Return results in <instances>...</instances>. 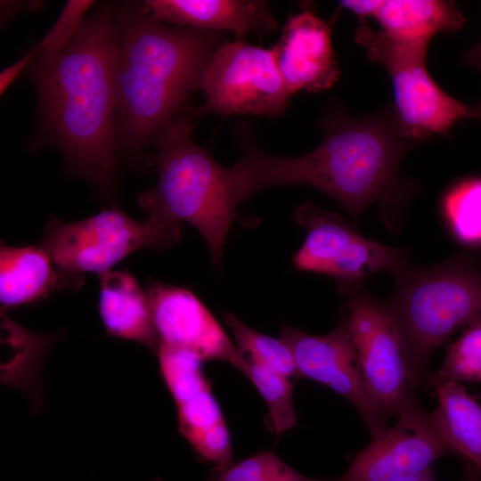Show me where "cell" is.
<instances>
[{"label": "cell", "mask_w": 481, "mask_h": 481, "mask_svg": "<svg viewBox=\"0 0 481 481\" xmlns=\"http://www.w3.org/2000/svg\"><path fill=\"white\" fill-rule=\"evenodd\" d=\"M180 240V223L169 217L147 212L137 221L113 208L73 223L50 217L41 245L70 289H78L87 273L101 275L139 249L159 251Z\"/></svg>", "instance_id": "cell-6"}, {"label": "cell", "mask_w": 481, "mask_h": 481, "mask_svg": "<svg viewBox=\"0 0 481 481\" xmlns=\"http://www.w3.org/2000/svg\"><path fill=\"white\" fill-rule=\"evenodd\" d=\"M208 481H324L307 477L272 452L263 451L226 467H215Z\"/></svg>", "instance_id": "cell-24"}, {"label": "cell", "mask_w": 481, "mask_h": 481, "mask_svg": "<svg viewBox=\"0 0 481 481\" xmlns=\"http://www.w3.org/2000/svg\"><path fill=\"white\" fill-rule=\"evenodd\" d=\"M236 369L252 382L265 400L269 412V426L276 435L297 425L292 397L293 383L289 379L243 356Z\"/></svg>", "instance_id": "cell-21"}, {"label": "cell", "mask_w": 481, "mask_h": 481, "mask_svg": "<svg viewBox=\"0 0 481 481\" xmlns=\"http://www.w3.org/2000/svg\"><path fill=\"white\" fill-rule=\"evenodd\" d=\"M437 407L431 421L451 454L460 457L465 469L481 480V405L460 382L428 376Z\"/></svg>", "instance_id": "cell-17"}, {"label": "cell", "mask_w": 481, "mask_h": 481, "mask_svg": "<svg viewBox=\"0 0 481 481\" xmlns=\"http://www.w3.org/2000/svg\"><path fill=\"white\" fill-rule=\"evenodd\" d=\"M176 407L179 431L189 443L210 428L224 421L211 388L204 390Z\"/></svg>", "instance_id": "cell-26"}, {"label": "cell", "mask_w": 481, "mask_h": 481, "mask_svg": "<svg viewBox=\"0 0 481 481\" xmlns=\"http://www.w3.org/2000/svg\"><path fill=\"white\" fill-rule=\"evenodd\" d=\"M94 1H68L59 18L37 46V55L50 57L59 53L75 37L85 21L84 16Z\"/></svg>", "instance_id": "cell-27"}, {"label": "cell", "mask_w": 481, "mask_h": 481, "mask_svg": "<svg viewBox=\"0 0 481 481\" xmlns=\"http://www.w3.org/2000/svg\"><path fill=\"white\" fill-rule=\"evenodd\" d=\"M156 481H161L159 478H157Z\"/></svg>", "instance_id": "cell-34"}, {"label": "cell", "mask_w": 481, "mask_h": 481, "mask_svg": "<svg viewBox=\"0 0 481 481\" xmlns=\"http://www.w3.org/2000/svg\"><path fill=\"white\" fill-rule=\"evenodd\" d=\"M99 277L98 308L107 335L136 341L157 354L159 338L146 290L127 270Z\"/></svg>", "instance_id": "cell-16"}, {"label": "cell", "mask_w": 481, "mask_h": 481, "mask_svg": "<svg viewBox=\"0 0 481 481\" xmlns=\"http://www.w3.org/2000/svg\"><path fill=\"white\" fill-rule=\"evenodd\" d=\"M117 23L103 8L56 54H36L42 120L72 172L111 199L115 186Z\"/></svg>", "instance_id": "cell-2"}, {"label": "cell", "mask_w": 481, "mask_h": 481, "mask_svg": "<svg viewBox=\"0 0 481 481\" xmlns=\"http://www.w3.org/2000/svg\"><path fill=\"white\" fill-rule=\"evenodd\" d=\"M274 47L279 69L291 95L300 90L323 91L338 81L331 21L311 11L290 15Z\"/></svg>", "instance_id": "cell-14"}, {"label": "cell", "mask_w": 481, "mask_h": 481, "mask_svg": "<svg viewBox=\"0 0 481 481\" xmlns=\"http://www.w3.org/2000/svg\"><path fill=\"white\" fill-rule=\"evenodd\" d=\"M146 293L159 343L189 350L204 363L217 360L238 366L241 355L192 290L150 281Z\"/></svg>", "instance_id": "cell-13"}, {"label": "cell", "mask_w": 481, "mask_h": 481, "mask_svg": "<svg viewBox=\"0 0 481 481\" xmlns=\"http://www.w3.org/2000/svg\"><path fill=\"white\" fill-rule=\"evenodd\" d=\"M223 316L238 352L244 358L270 368L289 379L298 378L293 355L281 338L257 331L231 313Z\"/></svg>", "instance_id": "cell-22"}, {"label": "cell", "mask_w": 481, "mask_h": 481, "mask_svg": "<svg viewBox=\"0 0 481 481\" xmlns=\"http://www.w3.org/2000/svg\"><path fill=\"white\" fill-rule=\"evenodd\" d=\"M440 210L452 238L468 248H481V176L461 179L444 192Z\"/></svg>", "instance_id": "cell-20"}, {"label": "cell", "mask_w": 481, "mask_h": 481, "mask_svg": "<svg viewBox=\"0 0 481 481\" xmlns=\"http://www.w3.org/2000/svg\"><path fill=\"white\" fill-rule=\"evenodd\" d=\"M394 277V293L384 305L420 387L435 350L457 330L481 321V269L471 257L457 254L427 267L406 264Z\"/></svg>", "instance_id": "cell-4"}, {"label": "cell", "mask_w": 481, "mask_h": 481, "mask_svg": "<svg viewBox=\"0 0 481 481\" xmlns=\"http://www.w3.org/2000/svg\"><path fill=\"white\" fill-rule=\"evenodd\" d=\"M157 355L161 377L176 406L211 388L203 372L204 362L194 353L159 343Z\"/></svg>", "instance_id": "cell-23"}, {"label": "cell", "mask_w": 481, "mask_h": 481, "mask_svg": "<svg viewBox=\"0 0 481 481\" xmlns=\"http://www.w3.org/2000/svg\"><path fill=\"white\" fill-rule=\"evenodd\" d=\"M462 64L481 70V37L465 53L462 57Z\"/></svg>", "instance_id": "cell-31"}, {"label": "cell", "mask_w": 481, "mask_h": 481, "mask_svg": "<svg viewBox=\"0 0 481 481\" xmlns=\"http://www.w3.org/2000/svg\"><path fill=\"white\" fill-rule=\"evenodd\" d=\"M195 453L215 467H226L233 462L230 433L225 420L210 428L192 443Z\"/></svg>", "instance_id": "cell-28"}, {"label": "cell", "mask_w": 481, "mask_h": 481, "mask_svg": "<svg viewBox=\"0 0 481 481\" xmlns=\"http://www.w3.org/2000/svg\"><path fill=\"white\" fill-rule=\"evenodd\" d=\"M38 49L36 46L34 49L26 53L23 57L13 62L3 69L0 73V94L1 95L7 90L9 86L16 79V77L23 71V69L36 56Z\"/></svg>", "instance_id": "cell-29"}, {"label": "cell", "mask_w": 481, "mask_h": 481, "mask_svg": "<svg viewBox=\"0 0 481 481\" xmlns=\"http://www.w3.org/2000/svg\"><path fill=\"white\" fill-rule=\"evenodd\" d=\"M142 7L160 22L237 36L273 33L279 27L264 1L147 0Z\"/></svg>", "instance_id": "cell-15"}, {"label": "cell", "mask_w": 481, "mask_h": 481, "mask_svg": "<svg viewBox=\"0 0 481 481\" xmlns=\"http://www.w3.org/2000/svg\"><path fill=\"white\" fill-rule=\"evenodd\" d=\"M474 118L477 119H481V101H479L477 104L471 106Z\"/></svg>", "instance_id": "cell-33"}, {"label": "cell", "mask_w": 481, "mask_h": 481, "mask_svg": "<svg viewBox=\"0 0 481 481\" xmlns=\"http://www.w3.org/2000/svg\"><path fill=\"white\" fill-rule=\"evenodd\" d=\"M419 481H436L434 478V476L427 477L425 478H422ZM460 481H481L475 473L472 471L465 469V477L461 479Z\"/></svg>", "instance_id": "cell-32"}, {"label": "cell", "mask_w": 481, "mask_h": 481, "mask_svg": "<svg viewBox=\"0 0 481 481\" xmlns=\"http://www.w3.org/2000/svg\"><path fill=\"white\" fill-rule=\"evenodd\" d=\"M200 89L206 100L192 110V116L274 118L282 114L291 96L278 67L275 47L263 48L240 39L224 42L215 52Z\"/></svg>", "instance_id": "cell-9"}, {"label": "cell", "mask_w": 481, "mask_h": 481, "mask_svg": "<svg viewBox=\"0 0 481 481\" xmlns=\"http://www.w3.org/2000/svg\"><path fill=\"white\" fill-rule=\"evenodd\" d=\"M372 18L393 42L424 51L436 35L458 31L466 21L454 2L444 0H385Z\"/></svg>", "instance_id": "cell-18"}, {"label": "cell", "mask_w": 481, "mask_h": 481, "mask_svg": "<svg viewBox=\"0 0 481 481\" xmlns=\"http://www.w3.org/2000/svg\"><path fill=\"white\" fill-rule=\"evenodd\" d=\"M190 116L176 117L164 130L156 185L142 192L138 205L178 223H189L205 240L216 267H219L227 235L237 216L227 167L192 138Z\"/></svg>", "instance_id": "cell-5"}, {"label": "cell", "mask_w": 481, "mask_h": 481, "mask_svg": "<svg viewBox=\"0 0 481 481\" xmlns=\"http://www.w3.org/2000/svg\"><path fill=\"white\" fill-rule=\"evenodd\" d=\"M358 22L355 40L388 73L395 118L409 140L416 144L435 135H447L460 120L474 118L471 106L446 94L432 78L426 66L427 51L394 43L364 19Z\"/></svg>", "instance_id": "cell-7"}, {"label": "cell", "mask_w": 481, "mask_h": 481, "mask_svg": "<svg viewBox=\"0 0 481 481\" xmlns=\"http://www.w3.org/2000/svg\"><path fill=\"white\" fill-rule=\"evenodd\" d=\"M281 339L293 355L298 378L321 383L346 399L361 415L371 438L387 427L366 391L345 314L326 335H311L282 325Z\"/></svg>", "instance_id": "cell-12"}, {"label": "cell", "mask_w": 481, "mask_h": 481, "mask_svg": "<svg viewBox=\"0 0 481 481\" xmlns=\"http://www.w3.org/2000/svg\"><path fill=\"white\" fill-rule=\"evenodd\" d=\"M434 377L456 382H481V321L465 328L449 347L446 357Z\"/></svg>", "instance_id": "cell-25"}, {"label": "cell", "mask_w": 481, "mask_h": 481, "mask_svg": "<svg viewBox=\"0 0 481 481\" xmlns=\"http://www.w3.org/2000/svg\"><path fill=\"white\" fill-rule=\"evenodd\" d=\"M294 217L306 230L305 241L292 258L295 268L333 278L346 296L362 289L368 276L382 271L394 275L408 264L404 249L364 238L339 215L314 203L298 206Z\"/></svg>", "instance_id": "cell-8"}, {"label": "cell", "mask_w": 481, "mask_h": 481, "mask_svg": "<svg viewBox=\"0 0 481 481\" xmlns=\"http://www.w3.org/2000/svg\"><path fill=\"white\" fill-rule=\"evenodd\" d=\"M447 454L448 447L415 394L396 422L355 454L344 474L325 481H419L433 476L432 464Z\"/></svg>", "instance_id": "cell-11"}, {"label": "cell", "mask_w": 481, "mask_h": 481, "mask_svg": "<svg viewBox=\"0 0 481 481\" xmlns=\"http://www.w3.org/2000/svg\"><path fill=\"white\" fill-rule=\"evenodd\" d=\"M69 285L42 245L0 248L2 309L29 305Z\"/></svg>", "instance_id": "cell-19"}, {"label": "cell", "mask_w": 481, "mask_h": 481, "mask_svg": "<svg viewBox=\"0 0 481 481\" xmlns=\"http://www.w3.org/2000/svg\"><path fill=\"white\" fill-rule=\"evenodd\" d=\"M117 27L119 135L133 155L158 142L224 42L220 32L165 26L142 5L121 9Z\"/></svg>", "instance_id": "cell-3"}, {"label": "cell", "mask_w": 481, "mask_h": 481, "mask_svg": "<svg viewBox=\"0 0 481 481\" xmlns=\"http://www.w3.org/2000/svg\"><path fill=\"white\" fill-rule=\"evenodd\" d=\"M381 1L379 0H344L340 1V6L352 12L358 19L373 17L379 9Z\"/></svg>", "instance_id": "cell-30"}, {"label": "cell", "mask_w": 481, "mask_h": 481, "mask_svg": "<svg viewBox=\"0 0 481 481\" xmlns=\"http://www.w3.org/2000/svg\"><path fill=\"white\" fill-rule=\"evenodd\" d=\"M345 306L366 391L386 422L397 416L419 386L396 325L385 306L363 289Z\"/></svg>", "instance_id": "cell-10"}, {"label": "cell", "mask_w": 481, "mask_h": 481, "mask_svg": "<svg viewBox=\"0 0 481 481\" xmlns=\"http://www.w3.org/2000/svg\"><path fill=\"white\" fill-rule=\"evenodd\" d=\"M320 127L322 141L295 158L274 157L246 142L241 159L227 167L237 205L258 191L292 183L335 199L354 221L372 203L384 210L404 204L412 187L401 180L399 164L415 143L400 130L392 107L364 117L332 107L323 113Z\"/></svg>", "instance_id": "cell-1"}]
</instances>
